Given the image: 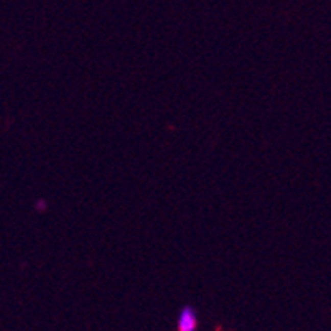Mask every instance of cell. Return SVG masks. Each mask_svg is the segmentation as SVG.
<instances>
[{
    "label": "cell",
    "mask_w": 331,
    "mask_h": 331,
    "mask_svg": "<svg viewBox=\"0 0 331 331\" xmlns=\"http://www.w3.org/2000/svg\"><path fill=\"white\" fill-rule=\"evenodd\" d=\"M198 329V316L193 306H185L178 315V325L176 331H196Z\"/></svg>",
    "instance_id": "6da1fadb"
}]
</instances>
